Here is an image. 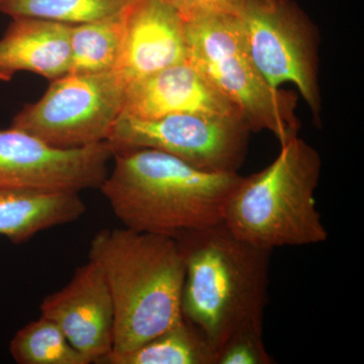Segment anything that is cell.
<instances>
[{
    "label": "cell",
    "mask_w": 364,
    "mask_h": 364,
    "mask_svg": "<svg viewBox=\"0 0 364 364\" xmlns=\"http://www.w3.org/2000/svg\"><path fill=\"white\" fill-rule=\"evenodd\" d=\"M280 146L267 167L240 177L223 223L241 240L267 250L325 243L329 234L315 200L322 158L298 136Z\"/></svg>",
    "instance_id": "obj_4"
},
{
    "label": "cell",
    "mask_w": 364,
    "mask_h": 364,
    "mask_svg": "<svg viewBox=\"0 0 364 364\" xmlns=\"http://www.w3.org/2000/svg\"><path fill=\"white\" fill-rule=\"evenodd\" d=\"M132 0H0V11L16 18H33L78 25L100 20L124 9Z\"/></svg>",
    "instance_id": "obj_18"
},
{
    "label": "cell",
    "mask_w": 364,
    "mask_h": 364,
    "mask_svg": "<svg viewBox=\"0 0 364 364\" xmlns=\"http://www.w3.org/2000/svg\"><path fill=\"white\" fill-rule=\"evenodd\" d=\"M88 260L100 268L111 291L112 353L134 350L183 318L186 265L176 239L127 228L100 230L91 239Z\"/></svg>",
    "instance_id": "obj_3"
},
{
    "label": "cell",
    "mask_w": 364,
    "mask_h": 364,
    "mask_svg": "<svg viewBox=\"0 0 364 364\" xmlns=\"http://www.w3.org/2000/svg\"><path fill=\"white\" fill-rule=\"evenodd\" d=\"M85 213L79 193L0 188V235L14 244L78 221Z\"/></svg>",
    "instance_id": "obj_14"
},
{
    "label": "cell",
    "mask_w": 364,
    "mask_h": 364,
    "mask_svg": "<svg viewBox=\"0 0 364 364\" xmlns=\"http://www.w3.org/2000/svg\"><path fill=\"white\" fill-rule=\"evenodd\" d=\"M71 26L40 18H14L0 39V80H11L21 71L50 81L69 73Z\"/></svg>",
    "instance_id": "obj_13"
},
{
    "label": "cell",
    "mask_w": 364,
    "mask_h": 364,
    "mask_svg": "<svg viewBox=\"0 0 364 364\" xmlns=\"http://www.w3.org/2000/svg\"><path fill=\"white\" fill-rule=\"evenodd\" d=\"M176 239L186 265L182 316L203 333L217 356L233 333L263 326L272 251L241 240L223 222Z\"/></svg>",
    "instance_id": "obj_2"
},
{
    "label": "cell",
    "mask_w": 364,
    "mask_h": 364,
    "mask_svg": "<svg viewBox=\"0 0 364 364\" xmlns=\"http://www.w3.org/2000/svg\"><path fill=\"white\" fill-rule=\"evenodd\" d=\"M235 16L254 65L268 85L296 86L321 123L318 36L312 21L291 0H245Z\"/></svg>",
    "instance_id": "obj_6"
},
{
    "label": "cell",
    "mask_w": 364,
    "mask_h": 364,
    "mask_svg": "<svg viewBox=\"0 0 364 364\" xmlns=\"http://www.w3.org/2000/svg\"><path fill=\"white\" fill-rule=\"evenodd\" d=\"M188 61L186 26L166 0H132L116 70L127 86Z\"/></svg>",
    "instance_id": "obj_11"
},
{
    "label": "cell",
    "mask_w": 364,
    "mask_h": 364,
    "mask_svg": "<svg viewBox=\"0 0 364 364\" xmlns=\"http://www.w3.org/2000/svg\"><path fill=\"white\" fill-rule=\"evenodd\" d=\"M263 341V326H251L233 333L220 346L215 364H273Z\"/></svg>",
    "instance_id": "obj_19"
},
{
    "label": "cell",
    "mask_w": 364,
    "mask_h": 364,
    "mask_svg": "<svg viewBox=\"0 0 364 364\" xmlns=\"http://www.w3.org/2000/svg\"><path fill=\"white\" fill-rule=\"evenodd\" d=\"M126 90L116 70L67 73L26 105L11 127L62 149L105 142L121 117Z\"/></svg>",
    "instance_id": "obj_7"
},
{
    "label": "cell",
    "mask_w": 364,
    "mask_h": 364,
    "mask_svg": "<svg viewBox=\"0 0 364 364\" xmlns=\"http://www.w3.org/2000/svg\"><path fill=\"white\" fill-rule=\"evenodd\" d=\"M188 61L236 107L251 132L280 145L298 136V97L268 85L254 65L235 14L184 16Z\"/></svg>",
    "instance_id": "obj_5"
},
{
    "label": "cell",
    "mask_w": 364,
    "mask_h": 364,
    "mask_svg": "<svg viewBox=\"0 0 364 364\" xmlns=\"http://www.w3.org/2000/svg\"><path fill=\"white\" fill-rule=\"evenodd\" d=\"M40 311L90 363H98L112 351L114 303L104 273L92 261L79 267L63 289L46 296Z\"/></svg>",
    "instance_id": "obj_10"
},
{
    "label": "cell",
    "mask_w": 364,
    "mask_h": 364,
    "mask_svg": "<svg viewBox=\"0 0 364 364\" xmlns=\"http://www.w3.org/2000/svg\"><path fill=\"white\" fill-rule=\"evenodd\" d=\"M100 189L124 228L176 239L223 222L241 176L210 172L154 149L116 151Z\"/></svg>",
    "instance_id": "obj_1"
},
{
    "label": "cell",
    "mask_w": 364,
    "mask_h": 364,
    "mask_svg": "<svg viewBox=\"0 0 364 364\" xmlns=\"http://www.w3.org/2000/svg\"><path fill=\"white\" fill-rule=\"evenodd\" d=\"M182 18L198 14H235L245 0H166Z\"/></svg>",
    "instance_id": "obj_20"
},
{
    "label": "cell",
    "mask_w": 364,
    "mask_h": 364,
    "mask_svg": "<svg viewBox=\"0 0 364 364\" xmlns=\"http://www.w3.org/2000/svg\"><path fill=\"white\" fill-rule=\"evenodd\" d=\"M114 155L107 141L62 149L11 127L0 130V188L75 193L100 188Z\"/></svg>",
    "instance_id": "obj_9"
},
{
    "label": "cell",
    "mask_w": 364,
    "mask_h": 364,
    "mask_svg": "<svg viewBox=\"0 0 364 364\" xmlns=\"http://www.w3.org/2000/svg\"><path fill=\"white\" fill-rule=\"evenodd\" d=\"M128 6L100 20L71 26L69 73H98L116 68L123 47Z\"/></svg>",
    "instance_id": "obj_16"
},
{
    "label": "cell",
    "mask_w": 364,
    "mask_h": 364,
    "mask_svg": "<svg viewBox=\"0 0 364 364\" xmlns=\"http://www.w3.org/2000/svg\"><path fill=\"white\" fill-rule=\"evenodd\" d=\"M251 131L241 117L174 114L156 119L121 116L107 142L116 151L147 148L210 172H238Z\"/></svg>",
    "instance_id": "obj_8"
},
{
    "label": "cell",
    "mask_w": 364,
    "mask_h": 364,
    "mask_svg": "<svg viewBox=\"0 0 364 364\" xmlns=\"http://www.w3.org/2000/svg\"><path fill=\"white\" fill-rule=\"evenodd\" d=\"M97 364H215V350L186 318L126 353L109 354Z\"/></svg>",
    "instance_id": "obj_15"
},
{
    "label": "cell",
    "mask_w": 364,
    "mask_h": 364,
    "mask_svg": "<svg viewBox=\"0 0 364 364\" xmlns=\"http://www.w3.org/2000/svg\"><path fill=\"white\" fill-rule=\"evenodd\" d=\"M9 352L18 364H90L58 325L42 315L14 334Z\"/></svg>",
    "instance_id": "obj_17"
},
{
    "label": "cell",
    "mask_w": 364,
    "mask_h": 364,
    "mask_svg": "<svg viewBox=\"0 0 364 364\" xmlns=\"http://www.w3.org/2000/svg\"><path fill=\"white\" fill-rule=\"evenodd\" d=\"M174 114L241 117L236 107L188 61L167 67L127 86L121 116L156 119Z\"/></svg>",
    "instance_id": "obj_12"
}]
</instances>
